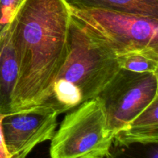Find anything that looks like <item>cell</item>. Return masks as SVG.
<instances>
[{"mask_svg":"<svg viewBox=\"0 0 158 158\" xmlns=\"http://www.w3.org/2000/svg\"><path fill=\"white\" fill-rule=\"evenodd\" d=\"M104 158H158V143H135L128 145L113 143Z\"/></svg>","mask_w":158,"mask_h":158,"instance_id":"11","label":"cell"},{"mask_svg":"<svg viewBox=\"0 0 158 158\" xmlns=\"http://www.w3.org/2000/svg\"><path fill=\"white\" fill-rule=\"evenodd\" d=\"M25 0H0V35L8 28Z\"/></svg>","mask_w":158,"mask_h":158,"instance_id":"12","label":"cell"},{"mask_svg":"<svg viewBox=\"0 0 158 158\" xmlns=\"http://www.w3.org/2000/svg\"><path fill=\"white\" fill-rule=\"evenodd\" d=\"M4 115L5 114H0V158H10L9 152L6 149V144H5L2 130V120L4 117Z\"/></svg>","mask_w":158,"mask_h":158,"instance_id":"13","label":"cell"},{"mask_svg":"<svg viewBox=\"0 0 158 158\" xmlns=\"http://www.w3.org/2000/svg\"><path fill=\"white\" fill-rule=\"evenodd\" d=\"M58 115L48 104L5 114L2 130L10 158H26L37 145L51 140L56 132Z\"/></svg>","mask_w":158,"mask_h":158,"instance_id":"6","label":"cell"},{"mask_svg":"<svg viewBox=\"0 0 158 158\" xmlns=\"http://www.w3.org/2000/svg\"><path fill=\"white\" fill-rule=\"evenodd\" d=\"M114 135L98 97L83 102L63 120L51 139L50 158H104Z\"/></svg>","mask_w":158,"mask_h":158,"instance_id":"3","label":"cell"},{"mask_svg":"<svg viewBox=\"0 0 158 158\" xmlns=\"http://www.w3.org/2000/svg\"><path fill=\"white\" fill-rule=\"evenodd\" d=\"M74 9H97L158 19V0H64Z\"/></svg>","mask_w":158,"mask_h":158,"instance_id":"9","label":"cell"},{"mask_svg":"<svg viewBox=\"0 0 158 158\" xmlns=\"http://www.w3.org/2000/svg\"><path fill=\"white\" fill-rule=\"evenodd\" d=\"M71 14L64 0H25L9 25L19 73L11 113L40 106L50 97L67 55Z\"/></svg>","mask_w":158,"mask_h":158,"instance_id":"1","label":"cell"},{"mask_svg":"<svg viewBox=\"0 0 158 158\" xmlns=\"http://www.w3.org/2000/svg\"><path fill=\"white\" fill-rule=\"evenodd\" d=\"M157 90V73L117 72L98 95L114 137L158 97Z\"/></svg>","mask_w":158,"mask_h":158,"instance_id":"5","label":"cell"},{"mask_svg":"<svg viewBox=\"0 0 158 158\" xmlns=\"http://www.w3.org/2000/svg\"><path fill=\"white\" fill-rule=\"evenodd\" d=\"M120 69L136 73H157L158 49H148L117 56Z\"/></svg>","mask_w":158,"mask_h":158,"instance_id":"10","label":"cell"},{"mask_svg":"<svg viewBox=\"0 0 158 158\" xmlns=\"http://www.w3.org/2000/svg\"><path fill=\"white\" fill-rule=\"evenodd\" d=\"M19 68L9 26L0 35V114L11 113L12 97L18 79Z\"/></svg>","mask_w":158,"mask_h":158,"instance_id":"8","label":"cell"},{"mask_svg":"<svg viewBox=\"0 0 158 158\" xmlns=\"http://www.w3.org/2000/svg\"><path fill=\"white\" fill-rule=\"evenodd\" d=\"M69 9L71 16L117 56L158 49V19L103 9Z\"/></svg>","mask_w":158,"mask_h":158,"instance_id":"4","label":"cell"},{"mask_svg":"<svg viewBox=\"0 0 158 158\" xmlns=\"http://www.w3.org/2000/svg\"><path fill=\"white\" fill-rule=\"evenodd\" d=\"M113 143L123 145L158 143V97L115 134Z\"/></svg>","mask_w":158,"mask_h":158,"instance_id":"7","label":"cell"},{"mask_svg":"<svg viewBox=\"0 0 158 158\" xmlns=\"http://www.w3.org/2000/svg\"><path fill=\"white\" fill-rule=\"evenodd\" d=\"M120 69L116 54L71 16L67 55L43 104L59 114L98 97Z\"/></svg>","mask_w":158,"mask_h":158,"instance_id":"2","label":"cell"}]
</instances>
